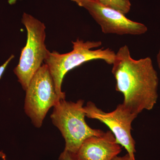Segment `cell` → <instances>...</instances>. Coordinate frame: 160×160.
Wrapping results in <instances>:
<instances>
[{
    "instance_id": "obj_5",
    "label": "cell",
    "mask_w": 160,
    "mask_h": 160,
    "mask_svg": "<svg viewBox=\"0 0 160 160\" xmlns=\"http://www.w3.org/2000/svg\"><path fill=\"white\" fill-rule=\"evenodd\" d=\"M26 91L24 110L32 124L39 128L49 109L62 100L45 63L36 72Z\"/></svg>"
},
{
    "instance_id": "obj_3",
    "label": "cell",
    "mask_w": 160,
    "mask_h": 160,
    "mask_svg": "<svg viewBox=\"0 0 160 160\" xmlns=\"http://www.w3.org/2000/svg\"><path fill=\"white\" fill-rule=\"evenodd\" d=\"M84 100L76 102L60 100L53 107L51 115L52 123L59 129L65 140V150L77 154L87 138L100 136L105 132L89 127L85 121Z\"/></svg>"
},
{
    "instance_id": "obj_12",
    "label": "cell",
    "mask_w": 160,
    "mask_h": 160,
    "mask_svg": "<svg viewBox=\"0 0 160 160\" xmlns=\"http://www.w3.org/2000/svg\"><path fill=\"white\" fill-rule=\"evenodd\" d=\"M112 160H136V159L135 158H132L128 153H127L122 157H118V156Z\"/></svg>"
},
{
    "instance_id": "obj_9",
    "label": "cell",
    "mask_w": 160,
    "mask_h": 160,
    "mask_svg": "<svg viewBox=\"0 0 160 160\" xmlns=\"http://www.w3.org/2000/svg\"><path fill=\"white\" fill-rule=\"evenodd\" d=\"M101 5L119 11L125 15L130 11L131 4L129 0H94Z\"/></svg>"
},
{
    "instance_id": "obj_10",
    "label": "cell",
    "mask_w": 160,
    "mask_h": 160,
    "mask_svg": "<svg viewBox=\"0 0 160 160\" xmlns=\"http://www.w3.org/2000/svg\"><path fill=\"white\" fill-rule=\"evenodd\" d=\"M58 160H80L78 158L76 154L64 149L60 154Z\"/></svg>"
},
{
    "instance_id": "obj_11",
    "label": "cell",
    "mask_w": 160,
    "mask_h": 160,
    "mask_svg": "<svg viewBox=\"0 0 160 160\" xmlns=\"http://www.w3.org/2000/svg\"><path fill=\"white\" fill-rule=\"evenodd\" d=\"M14 58V55H12L10 56V57L6 60V62L2 66H0V79L1 78V77H2V75L3 73H4L5 69L7 68L8 64H9V63L11 62V60Z\"/></svg>"
},
{
    "instance_id": "obj_14",
    "label": "cell",
    "mask_w": 160,
    "mask_h": 160,
    "mask_svg": "<svg viewBox=\"0 0 160 160\" xmlns=\"http://www.w3.org/2000/svg\"><path fill=\"white\" fill-rule=\"evenodd\" d=\"M157 61L158 66L160 70V47L157 56Z\"/></svg>"
},
{
    "instance_id": "obj_1",
    "label": "cell",
    "mask_w": 160,
    "mask_h": 160,
    "mask_svg": "<svg viewBox=\"0 0 160 160\" xmlns=\"http://www.w3.org/2000/svg\"><path fill=\"white\" fill-rule=\"evenodd\" d=\"M112 65L116 90L124 95L123 105L137 116L153 109L158 97L159 79L151 58L135 60L124 45L116 53Z\"/></svg>"
},
{
    "instance_id": "obj_2",
    "label": "cell",
    "mask_w": 160,
    "mask_h": 160,
    "mask_svg": "<svg viewBox=\"0 0 160 160\" xmlns=\"http://www.w3.org/2000/svg\"><path fill=\"white\" fill-rule=\"evenodd\" d=\"M72 51L61 54L57 51H49L44 63L49 68L55 84L57 93L62 99H66V93L62 90L63 78L72 69L92 60L101 59L112 65L116 53L109 48L92 50L102 45L101 41H86L77 39L72 42Z\"/></svg>"
},
{
    "instance_id": "obj_8",
    "label": "cell",
    "mask_w": 160,
    "mask_h": 160,
    "mask_svg": "<svg viewBox=\"0 0 160 160\" xmlns=\"http://www.w3.org/2000/svg\"><path fill=\"white\" fill-rule=\"evenodd\" d=\"M111 131L100 136L87 138L80 146L76 155L80 160H112L122 151Z\"/></svg>"
},
{
    "instance_id": "obj_6",
    "label": "cell",
    "mask_w": 160,
    "mask_h": 160,
    "mask_svg": "<svg viewBox=\"0 0 160 160\" xmlns=\"http://www.w3.org/2000/svg\"><path fill=\"white\" fill-rule=\"evenodd\" d=\"M86 117L99 120L110 129L117 143L124 147L127 153L135 157V141L132 136V123L138 116L128 110L123 104H119L114 111L106 112L94 103L88 102L84 107Z\"/></svg>"
},
{
    "instance_id": "obj_15",
    "label": "cell",
    "mask_w": 160,
    "mask_h": 160,
    "mask_svg": "<svg viewBox=\"0 0 160 160\" xmlns=\"http://www.w3.org/2000/svg\"><path fill=\"white\" fill-rule=\"evenodd\" d=\"M0 158L3 160H6V155L2 151H0Z\"/></svg>"
},
{
    "instance_id": "obj_4",
    "label": "cell",
    "mask_w": 160,
    "mask_h": 160,
    "mask_svg": "<svg viewBox=\"0 0 160 160\" xmlns=\"http://www.w3.org/2000/svg\"><path fill=\"white\" fill-rule=\"evenodd\" d=\"M22 22L27 30V42L22 49L19 62L13 72L26 91L36 72L42 65L49 51L45 44V24L26 12L23 13Z\"/></svg>"
},
{
    "instance_id": "obj_13",
    "label": "cell",
    "mask_w": 160,
    "mask_h": 160,
    "mask_svg": "<svg viewBox=\"0 0 160 160\" xmlns=\"http://www.w3.org/2000/svg\"><path fill=\"white\" fill-rule=\"evenodd\" d=\"M71 1L77 4L79 6H81L83 2L88 0H71Z\"/></svg>"
},
{
    "instance_id": "obj_7",
    "label": "cell",
    "mask_w": 160,
    "mask_h": 160,
    "mask_svg": "<svg viewBox=\"0 0 160 160\" xmlns=\"http://www.w3.org/2000/svg\"><path fill=\"white\" fill-rule=\"evenodd\" d=\"M81 7L88 11L105 34L140 35L148 30L144 24L132 21L120 12L102 6L94 0L86 1Z\"/></svg>"
}]
</instances>
